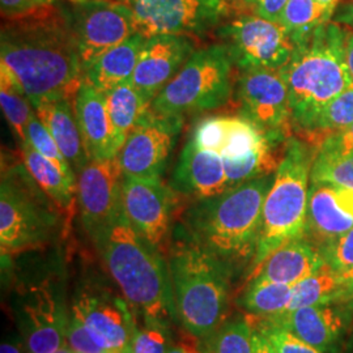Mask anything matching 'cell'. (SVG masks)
Returning <instances> with one entry per match:
<instances>
[{
  "instance_id": "obj_6",
  "label": "cell",
  "mask_w": 353,
  "mask_h": 353,
  "mask_svg": "<svg viewBox=\"0 0 353 353\" xmlns=\"http://www.w3.org/2000/svg\"><path fill=\"white\" fill-rule=\"evenodd\" d=\"M314 153L299 138L290 137L284 141L275 179L263 204L258 246L248 268V281L280 246L305 237Z\"/></svg>"
},
{
  "instance_id": "obj_35",
  "label": "cell",
  "mask_w": 353,
  "mask_h": 353,
  "mask_svg": "<svg viewBox=\"0 0 353 353\" xmlns=\"http://www.w3.org/2000/svg\"><path fill=\"white\" fill-rule=\"evenodd\" d=\"M310 181L328 182L353 189V152H316Z\"/></svg>"
},
{
  "instance_id": "obj_40",
  "label": "cell",
  "mask_w": 353,
  "mask_h": 353,
  "mask_svg": "<svg viewBox=\"0 0 353 353\" xmlns=\"http://www.w3.org/2000/svg\"><path fill=\"white\" fill-rule=\"evenodd\" d=\"M67 343L77 353H109L97 343L89 328L71 309L67 326Z\"/></svg>"
},
{
  "instance_id": "obj_21",
  "label": "cell",
  "mask_w": 353,
  "mask_h": 353,
  "mask_svg": "<svg viewBox=\"0 0 353 353\" xmlns=\"http://www.w3.org/2000/svg\"><path fill=\"white\" fill-rule=\"evenodd\" d=\"M352 310L344 303L305 306L276 316H265L301 341L325 353H335Z\"/></svg>"
},
{
  "instance_id": "obj_14",
  "label": "cell",
  "mask_w": 353,
  "mask_h": 353,
  "mask_svg": "<svg viewBox=\"0 0 353 353\" xmlns=\"http://www.w3.org/2000/svg\"><path fill=\"white\" fill-rule=\"evenodd\" d=\"M234 89L241 117L276 139L290 138V92L280 68L241 71Z\"/></svg>"
},
{
  "instance_id": "obj_53",
  "label": "cell",
  "mask_w": 353,
  "mask_h": 353,
  "mask_svg": "<svg viewBox=\"0 0 353 353\" xmlns=\"http://www.w3.org/2000/svg\"><path fill=\"white\" fill-rule=\"evenodd\" d=\"M243 0H228V3L229 4H232V3H239V4H241Z\"/></svg>"
},
{
  "instance_id": "obj_18",
  "label": "cell",
  "mask_w": 353,
  "mask_h": 353,
  "mask_svg": "<svg viewBox=\"0 0 353 353\" xmlns=\"http://www.w3.org/2000/svg\"><path fill=\"white\" fill-rule=\"evenodd\" d=\"M195 50V39L189 36L145 38L131 83L148 101H153Z\"/></svg>"
},
{
  "instance_id": "obj_42",
  "label": "cell",
  "mask_w": 353,
  "mask_h": 353,
  "mask_svg": "<svg viewBox=\"0 0 353 353\" xmlns=\"http://www.w3.org/2000/svg\"><path fill=\"white\" fill-rule=\"evenodd\" d=\"M316 152H326V153L353 152V125L323 137L318 141Z\"/></svg>"
},
{
  "instance_id": "obj_44",
  "label": "cell",
  "mask_w": 353,
  "mask_h": 353,
  "mask_svg": "<svg viewBox=\"0 0 353 353\" xmlns=\"http://www.w3.org/2000/svg\"><path fill=\"white\" fill-rule=\"evenodd\" d=\"M252 332V343H254V353H279L278 350L272 345V343L265 338V334L254 327Z\"/></svg>"
},
{
  "instance_id": "obj_43",
  "label": "cell",
  "mask_w": 353,
  "mask_h": 353,
  "mask_svg": "<svg viewBox=\"0 0 353 353\" xmlns=\"http://www.w3.org/2000/svg\"><path fill=\"white\" fill-rule=\"evenodd\" d=\"M290 0H243L241 7L252 11V14L278 23L279 17Z\"/></svg>"
},
{
  "instance_id": "obj_32",
  "label": "cell",
  "mask_w": 353,
  "mask_h": 353,
  "mask_svg": "<svg viewBox=\"0 0 353 353\" xmlns=\"http://www.w3.org/2000/svg\"><path fill=\"white\" fill-rule=\"evenodd\" d=\"M275 144L271 143L252 153L237 159H223L230 189L259 176L274 174L280 164L275 153Z\"/></svg>"
},
{
  "instance_id": "obj_12",
  "label": "cell",
  "mask_w": 353,
  "mask_h": 353,
  "mask_svg": "<svg viewBox=\"0 0 353 353\" xmlns=\"http://www.w3.org/2000/svg\"><path fill=\"white\" fill-rule=\"evenodd\" d=\"M134 14L143 37L176 34L199 37L221 26L230 11L228 0H118Z\"/></svg>"
},
{
  "instance_id": "obj_36",
  "label": "cell",
  "mask_w": 353,
  "mask_h": 353,
  "mask_svg": "<svg viewBox=\"0 0 353 353\" xmlns=\"http://www.w3.org/2000/svg\"><path fill=\"white\" fill-rule=\"evenodd\" d=\"M170 325L172 322L165 319L143 316L131 343V353L169 352L176 345Z\"/></svg>"
},
{
  "instance_id": "obj_28",
  "label": "cell",
  "mask_w": 353,
  "mask_h": 353,
  "mask_svg": "<svg viewBox=\"0 0 353 353\" xmlns=\"http://www.w3.org/2000/svg\"><path fill=\"white\" fill-rule=\"evenodd\" d=\"M290 306L285 313L305 306L343 303L348 293V281L327 265L293 285Z\"/></svg>"
},
{
  "instance_id": "obj_49",
  "label": "cell",
  "mask_w": 353,
  "mask_h": 353,
  "mask_svg": "<svg viewBox=\"0 0 353 353\" xmlns=\"http://www.w3.org/2000/svg\"><path fill=\"white\" fill-rule=\"evenodd\" d=\"M318 1L322 3L323 6H326L328 10L334 13H335L336 8L339 7V3H341V0H318Z\"/></svg>"
},
{
  "instance_id": "obj_16",
  "label": "cell",
  "mask_w": 353,
  "mask_h": 353,
  "mask_svg": "<svg viewBox=\"0 0 353 353\" xmlns=\"http://www.w3.org/2000/svg\"><path fill=\"white\" fill-rule=\"evenodd\" d=\"M176 196L161 178L123 176V212L132 227L163 252L172 237Z\"/></svg>"
},
{
  "instance_id": "obj_2",
  "label": "cell",
  "mask_w": 353,
  "mask_h": 353,
  "mask_svg": "<svg viewBox=\"0 0 353 353\" xmlns=\"http://www.w3.org/2000/svg\"><path fill=\"white\" fill-rule=\"evenodd\" d=\"M275 173L259 176L212 198L192 201L172 232L221 261L234 274L252 265L265 196Z\"/></svg>"
},
{
  "instance_id": "obj_17",
  "label": "cell",
  "mask_w": 353,
  "mask_h": 353,
  "mask_svg": "<svg viewBox=\"0 0 353 353\" xmlns=\"http://www.w3.org/2000/svg\"><path fill=\"white\" fill-rule=\"evenodd\" d=\"M76 176L80 219L90 236L122 210L125 176L117 156L106 160H90Z\"/></svg>"
},
{
  "instance_id": "obj_7",
  "label": "cell",
  "mask_w": 353,
  "mask_h": 353,
  "mask_svg": "<svg viewBox=\"0 0 353 353\" xmlns=\"http://www.w3.org/2000/svg\"><path fill=\"white\" fill-rule=\"evenodd\" d=\"M67 219L20 161L1 164V255L48 246L63 230Z\"/></svg>"
},
{
  "instance_id": "obj_5",
  "label": "cell",
  "mask_w": 353,
  "mask_h": 353,
  "mask_svg": "<svg viewBox=\"0 0 353 353\" xmlns=\"http://www.w3.org/2000/svg\"><path fill=\"white\" fill-rule=\"evenodd\" d=\"M166 252L178 321L194 338H204L227 321L230 278L234 274L214 255L174 232Z\"/></svg>"
},
{
  "instance_id": "obj_46",
  "label": "cell",
  "mask_w": 353,
  "mask_h": 353,
  "mask_svg": "<svg viewBox=\"0 0 353 353\" xmlns=\"http://www.w3.org/2000/svg\"><path fill=\"white\" fill-rule=\"evenodd\" d=\"M26 351L24 343L4 341L0 347V353H24Z\"/></svg>"
},
{
  "instance_id": "obj_29",
  "label": "cell",
  "mask_w": 353,
  "mask_h": 353,
  "mask_svg": "<svg viewBox=\"0 0 353 353\" xmlns=\"http://www.w3.org/2000/svg\"><path fill=\"white\" fill-rule=\"evenodd\" d=\"M334 12L318 0H290L279 17L283 26L297 46L306 43L319 26L331 21Z\"/></svg>"
},
{
  "instance_id": "obj_37",
  "label": "cell",
  "mask_w": 353,
  "mask_h": 353,
  "mask_svg": "<svg viewBox=\"0 0 353 353\" xmlns=\"http://www.w3.org/2000/svg\"><path fill=\"white\" fill-rule=\"evenodd\" d=\"M26 140L38 153H41L43 157L50 160L51 163L55 165L63 173L64 176L70 178L74 182L77 181V176H76L74 169L65 160V157L61 151V148L58 147L57 141L51 137V134L46 126L41 122V119L38 118L36 112L32 114L30 121L28 123Z\"/></svg>"
},
{
  "instance_id": "obj_33",
  "label": "cell",
  "mask_w": 353,
  "mask_h": 353,
  "mask_svg": "<svg viewBox=\"0 0 353 353\" xmlns=\"http://www.w3.org/2000/svg\"><path fill=\"white\" fill-rule=\"evenodd\" d=\"M0 103L8 125L11 127L14 137L19 140V144L26 143V128L32 114L34 113L33 105L21 89L17 88L12 81L1 75Z\"/></svg>"
},
{
  "instance_id": "obj_54",
  "label": "cell",
  "mask_w": 353,
  "mask_h": 353,
  "mask_svg": "<svg viewBox=\"0 0 353 353\" xmlns=\"http://www.w3.org/2000/svg\"><path fill=\"white\" fill-rule=\"evenodd\" d=\"M68 1H72V3H77V1H84V0H68Z\"/></svg>"
},
{
  "instance_id": "obj_4",
  "label": "cell",
  "mask_w": 353,
  "mask_h": 353,
  "mask_svg": "<svg viewBox=\"0 0 353 353\" xmlns=\"http://www.w3.org/2000/svg\"><path fill=\"white\" fill-rule=\"evenodd\" d=\"M347 36L335 21L319 26L280 68L290 92L292 130L307 137L328 102L353 87L345 59Z\"/></svg>"
},
{
  "instance_id": "obj_52",
  "label": "cell",
  "mask_w": 353,
  "mask_h": 353,
  "mask_svg": "<svg viewBox=\"0 0 353 353\" xmlns=\"http://www.w3.org/2000/svg\"><path fill=\"white\" fill-rule=\"evenodd\" d=\"M347 281H348V293H350V292H352L353 290V272L350 276H347ZM348 293H347V294H348ZM345 297H347V296H345ZM344 300H345V299H344Z\"/></svg>"
},
{
  "instance_id": "obj_34",
  "label": "cell",
  "mask_w": 353,
  "mask_h": 353,
  "mask_svg": "<svg viewBox=\"0 0 353 353\" xmlns=\"http://www.w3.org/2000/svg\"><path fill=\"white\" fill-rule=\"evenodd\" d=\"M353 125V87L332 99L318 114L307 138L321 140L331 132Z\"/></svg>"
},
{
  "instance_id": "obj_41",
  "label": "cell",
  "mask_w": 353,
  "mask_h": 353,
  "mask_svg": "<svg viewBox=\"0 0 353 353\" xmlns=\"http://www.w3.org/2000/svg\"><path fill=\"white\" fill-rule=\"evenodd\" d=\"M55 3L57 0H0V11L3 20H14L45 11Z\"/></svg>"
},
{
  "instance_id": "obj_15",
  "label": "cell",
  "mask_w": 353,
  "mask_h": 353,
  "mask_svg": "<svg viewBox=\"0 0 353 353\" xmlns=\"http://www.w3.org/2000/svg\"><path fill=\"white\" fill-rule=\"evenodd\" d=\"M185 118L151 112L127 138L118 153L123 176L161 178Z\"/></svg>"
},
{
  "instance_id": "obj_8",
  "label": "cell",
  "mask_w": 353,
  "mask_h": 353,
  "mask_svg": "<svg viewBox=\"0 0 353 353\" xmlns=\"http://www.w3.org/2000/svg\"><path fill=\"white\" fill-rule=\"evenodd\" d=\"M233 62L221 43L196 49L152 101V110L185 118L220 109L233 96Z\"/></svg>"
},
{
  "instance_id": "obj_38",
  "label": "cell",
  "mask_w": 353,
  "mask_h": 353,
  "mask_svg": "<svg viewBox=\"0 0 353 353\" xmlns=\"http://www.w3.org/2000/svg\"><path fill=\"white\" fill-rule=\"evenodd\" d=\"M254 327L263 332L279 353H325L301 341L290 330L280 326L265 316H249Z\"/></svg>"
},
{
  "instance_id": "obj_27",
  "label": "cell",
  "mask_w": 353,
  "mask_h": 353,
  "mask_svg": "<svg viewBox=\"0 0 353 353\" xmlns=\"http://www.w3.org/2000/svg\"><path fill=\"white\" fill-rule=\"evenodd\" d=\"M103 97L113 126L115 143L121 151L128 135L151 112L152 102L134 87L131 80L110 89Z\"/></svg>"
},
{
  "instance_id": "obj_1",
  "label": "cell",
  "mask_w": 353,
  "mask_h": 353,
  "mask_svg": "<svg viewBox=\"0 0 353 353\" xmlns=\"http://www.w3.org/2000/svg\"><path fill=\"white\" fill-rule=\"evenodd\" d=\"M0 75L21 89L33 106L75 97L83 64L62 6L3 20Z\"/></svg>"
},
{
  "instance_id": "obj_13",
  "label": "cell",
  "mask_w": 353,
  "mask_h": 353,
  "mask_svg": "<svg viewBox=\"0 0 353 353\" xmlns=\"http://www.w3.org/2000/svg\"><path fill=\"white\" fill-rule=\"evenodd\" d=\"M84 70L105 51L137 34L131 10L118 0H84L62 6Z\"/></svg>"
},
{
  "instance_id": "obj_30",
  "label": "cell",
  "mask_w": 353,
  "mask_h": 353,
  "mask_svg": "<svg viewBox=\"0 0 353 353\" xmlns=\"http://www.w3.org/2000/svg\"><path fill=\"white\" fill-rule=\"evenodd\" d=\"M252 332L249 316H234L198 339L196 348L199 353H254Z\"/></svg>"
},
{
  "instance_id": "obj_24",
  "label": "cell",
  "mask_w": 353,
  "mask_h": 353,
  "mask_svg": "<svg viewBox=\"0 0 353 353\" xmlns=\"http://www.w3.org/2000/svg\"><path fill=\"white\" fill-rule=\"evenodd\" d=\"M33 109L77 176L88 165L90 159L76 121L74 99L42 102L33 106Z\"/></svg>"
},
{
  "instance_id": "obj_47",
  "label": "cell",
  "mask_w": 353,
  "mask_h": 353,
  "mask_svg": "<svg viewBox=\"0 0 353 353\" xmlns=\"http://www.w3.org/2000/svg\"><path fill=\"white\" fill-rule=\"evenodd\" d=\"M345 59L350 75L352 77L353 81V33H348L347 41H345Z\"/></svg>"
},
{
  "instance_id": "obj_22",
  "label": "cell",
  "mask_w": 353,
  "mask_h": 353,
  "mask_svg": "<svg viewBox=\"0 0 353 353\" xmlns=\"http://www.w3.org/2000/svg\"><path fill=\"white\" fill-rule=\"evenodd\" d=\"M76 121L90 160L117 157L119 148L101 92L83 81L74 97Z\"/></svg>"
},
{
  "instance_id": "obj_48",
  "label": "cell",
  "mask_w": 353,
  "mask_h": 353,
  "mask_svg": "<svg viewBox=\"0 0 353 353\" xmlns=\"http://www.w3.org/2000/svg\"><path fill=\"white\" fill-rule=\"evenodd\" d=\"M168 353H199L196 347H191L188 344H176Z\"/></svg>"
},
{
  "instance_id": "obj_11",
  "label": "cell",
  "mask_w": 353,
  "mask_h": 353,
  "mask_svg": "<svg viewBox=\"0 0 353 353\" xmlns=\"http://www.w3.org/2000/svg\"><path fill=\"white\" fill-rule=\"evenodd\" d=\"M234 68H283L296 50L287 30L275 21L252 13H241L216 29Z\"/></svg>"
},
{
  "instance_id": "obj_25",
  "label": "cell",
  "mask_w": 353,
  "mask_h": 353,
  "mask_svg": "<svg viewBox=\"0 0 353 353\" xmlns=\"http://www.w3.org/2000/svg\"><path fill=\"white\" fill-rule=\"evenodd\" d=\"M145 37L139 33L105 51L83 72V81L105 94L117 85L130 81L137 68Z\"/></svg>"
},
{
  "instance_id": "obj_9",
  "label": "cell",
  "mask_w": 353,
  "mask_h": 353,
  "mask_svg": "<svg viewBox=\"0 0 353 353\" xmlns=\"http://www.w3.org/2000/svg\"><path fill=\"white\" fill-rule=\"evenodd\" d=\"M13 314L28 353H54L67 344L70 310L59 276L29 280L17 287Z\"/></svg>"
},
{
  "instance_id": "obj_26",
  "label": "cell",
  "mask_w": 353,
  "mask_h": 353,
  "mask_svg": "<svg viewBox=\"0 0 353 353\" xmlns=\"http://www.w3.org/2000/svg\"><path fill=\"white\" fill-rule=\"evenodd\" d=\"M20 159L26 170L37 182L38 186L62 211L67 221L75 212L77 202L76 182L64 176L63 173L41 153H38L28 141L19 144Z\"/></svg>"
},
{
  "instance_id": "obj_20",
  "label": "cell",
  "mask_w": 353,
  "mask_h": 353,
  "mask_svg": "<svg viewBox=\"0 0 353 353\" xmlns=\"http://www.w3.org/2000/svg\"><path fill=\"white\" fill-rule=\"evenodd\" d=\"M169 186L176 195L191 201L212 198L230 189L221 154L201 148L190 139L179 154Z\"/></svg>"
},
{
  "instance_id": "obj_39",
  "label": "cell",
  "mask_w": 353,
  "mask_h": 353,
  "mask_svg": "<svg viewBox=\"0 0 353 353\" xmlns=\"http://www.w3.org/2000/svg\"><path fill=\"white\" fill-rule=\"evenodd\" d=\"M319 249L326 265L347 280L353 272V228Z\"/></svg>"
},
{
  "instance_id": "obj_3",
  "label": "cell",
  "mask_w": 353,
  "mask_h": 353,
  "mask_svg": "<svg viewBox=\"0 0 353 353\" xmlns=\"http://www.w3.org/2000/svg\"><path fill=\"white\" fill-rule=\"evenodd\" d=\"M89 237L117 287L139 316L178 321L168 259L132 227L123 208Z\"/></svg>"
},
{
  "instance_id": "obj_50",
  "label": "cell",
  "mask_w": 353,
  "mask_h": 353,
  "mask_svg": "<svg viewBox=\"0 0 353 353\" xmlns=\"http://www.w3.org/2000/svg\"><path fill=\"white\" fill-rule=\"evenodd\" d=\"M343 303H345L353 312V290L347 294V297H345V300Z\"/></svg>"
},
{
  "instance_id": "obj_19",
  "label": "cell",
  "mask_w": 353,
  "mask_h": 353,
  "mask_svg": "<svg viewBox=\"0 0 353 353\" xmlns=\"http://www.w3.org/2000/svg\"><path fill=\"white\" fill-rule=\"evenodd\" d=\"M353 228V189L310 181L305 237L318 248Z\"/></svg>"
},
{
  "instance_id": "obj_45",
  "label": "cell",
  "mask_w": 353,
  "mask_h": 353,
  "mask_svg": "<svg viewBox=\"0 0 353 353\" xmlns=\"http://www.w3.org/2000/svg\"><path fill=\"white\" fill-rule=\"evenodd\" d=\"M334 21L353 29V0H347L334 13Z\"/></svg>"
},
{
  "instance_id": "obj_31",
  "label": "cell",
  "mask_w": 353,
  "mask_h": 353,
  "mask_svg": "<svg viewBox=\"0 0 353 353\" xmlns=\"http://www.w3.org/2000/svg\"><path fill=\"white\" fill-rule=\"evenodd\" d=\"M293 285L281 283H249L239 300L241 307L255 316H276L287 312Z\"/></svg>"
},
{
  "instance_id": "obj_23",
  "label": "cell",
  "mask_w": 353,
  "mask_h": 353,
  "mask_svg": "<svg viewBox=\"0 0 353 353\" xmlns=\"http://www.w3.org/2000/svg\"><path fill=\"white\" fill-rule=\"evenodd\" d=\"M326 265L314 242L301 237L292 240L272 252L252 275L249 283H281L294 285Z\"/></svg>"
},
{
  "instance_id": "obj_55",
  "label": "cell",
  "mask_w": 353,
  "mask_h": 353,
  "mask_svg": "<svg viewBox=\"0 0 353 353\" xmlns=\"http://www.w3.org/2000/svg\"><path fill=\"white\" fill-rule=\"evenodd\" d=\"M57 1H58V0H57Z\"/></svg>"
},
{
  "instance_id": "obj_10",
  "label": "cell",
  "mask_w": 353,
  "mask_h": 353,
  "mask_svg": "<svg viewBox=\"0 0 353 353\" xmlns=\"http://www.w3.org/2000/svg\"><path fill=\"white\" fill-rule=\"evenodd\" d=\"M70 309L84 322L103 350L109 353H131V343L139 326L138 313L108 279L99 274L81 279Z\"/></svg>"
},
{
  "instance_id": "obj_51",
  "label": "cell",
  "mask_w": 353,
  "mask_h": 353,
  "mask_svg": "<svg viewBox=\"0 0 353 353\" xmlns=\"http://www.w3.org/2000/svg\"><path fill=\"white\" fill-rule=\"evenodd\" d=\"M54 353H77V352H75V351H74V350H72V348H71V347H70V344H68V343H67V344H65V345H64V347H62V348H61V350H58V351H55V352Z\"/></svg>"
}]
</instances>
